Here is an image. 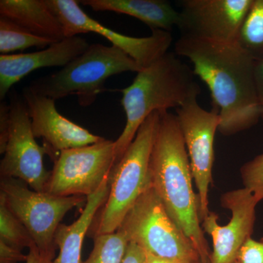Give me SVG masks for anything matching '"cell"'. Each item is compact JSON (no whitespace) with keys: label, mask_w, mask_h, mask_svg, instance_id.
I'll return each mask as SVG.
<instances>
[{"label":"cell","mask_w":263,"mask_h":263,"mask_svg":"<svg viewBox=\"0 0 263 263\" xmlns=\"http://www.w3.org/2000/svg\"><path fill=\"white\" fill-rule=\"evenodd\" d=\"M175 53L187 58L203 81L217 109L218 131L230 136L254 127L260 119L253 57L238 43H223L181 36Z\"/></svg>","instance_id":"cell-1"},{"label":"cell","mask_w":263,"mask_h":263,"mask_svg":"<svg viewBox=\"0 0 263 263\" xmlns=\"http://www.w3.org/2000/svg\"><path fill=\"white\" fill-rule=\"evenodd\" d=\"M151 186L169 216L192 242L202 263L211 252L201 226L187 150L176 114L160 112L150 159Z\"/></svg>","instance_id":"cell-2"},{"label":"cell","mask_w":263,"mask_h":263,"mask_svg":"<svg viewBox=\"0 0 263 263\" xmlns=\"http://www.w3.org/2000/svg\"><path fill=\"white\" fill-rule=\"evenodd\" d=\"M194 72L173 52L137 72L133 83L119 89L126 116L122 134L115 141L116 163L136 138L142 124L154 112L180 108L201 92Z\"/></svg>","instance_id":"cell-3"},{"label":"cell","mask_w":263,"mask_h":263,"mask_svg":"<svg viewBox=\"0 0 263 263\" xmlns=\"http://www.w3.org/2000/svg\"><path fill=\"white\" fill-rule=\"evenodd\" d=\"M160 119L159 111L147 118L125 153L114 165L106 201L89 229L93 238L117 231L138 199L150 187L151 155Z\"/></svg>","instance_id":"cell-4"},{"label":"cell","mask_w":263,"mask_h":263,"mask_svg":"<svg viewBox=\"0 0 263 263\" xmlns=\"http://www.w3.org/2000/svg\"><path fill=\"white\" fill-rule=\"evenodd\" d=\"M141 70L122 50L112 45L94 43L60 70L38 78L28 86L37 94L54 100L76 95L79 105L87 107L105 91L109 78Z\"/></svg>","instance_id":"cell-5"},{"label":"cell","mask_w":263,"mask_h":263,"mask_svg":"<svg viewBox=\"0 0 263 263\" xmlns=\"http://www.w3.org/2000/svg\"><path fill=\"white\" fill-rule=\"evenodd\" d=\"M118 231L147 254L183 263H202L200 254L171 219L152 186L138 199Z\"/></svg>","instance_id":"cell-6"},{"label":"cell","mask_w":263,"mask_h":263,"mask_svg":"<svg viewBox=\"0 0 263 263\" xmlns=\"http://www.w3.org/2000/svg\"><path fill=\"white\" fill-rule=\"evenodd\" d=\"M0 197L28 230L41 255L53 263L57 228L67 213L86 202L84 196L61 197L34 191L13 178H1Z\"/></svg>","instance_id":"cell-7"},{"label":"cell","mask_w":263,"mask_h":263,"mask_svg":"<svg viewBox=\"0 0 263 263\" xmlns=\"http://www.w3.org/2000/svg\"><path fill=\"white\" fill-rule=\"evenodd\" d=\"M115 164V141L105 138L63 151L53 162L46 192L57 196L87 197L110 176Z\"/></svg>","instance_id":"cell-8"},{"label":"cell","mask_w":263,"mask_h":263,"mask_svg":"<svg viewBox=\"0 0 263 263\" xmlns=\"http://www.w3.org/2000/svg\"><path fill=\"white\" fill-rule=\"evenodd\" d=\"M9 95L10 128L0 162V176L21 180L34 191L46 192L51 173L43 162L46 151L36 141L22 96L14 90Z\"/></svg>","instance_id":"cell-9"},{"label":"cell","mask_w":263,"mask_h":263,"mask_svg":"<svg viewBox=\"0 0 263 263\" xmlns=\"http://www.w3.org/2000/svg\"><path fill=\"white\" fill-rule=\"evenodd\" d=\"M57 15L65 37L95 33L106 38L112 46L125 52L141 69L146 68L168 52L173 43L171 32L155 29L146 37H135L116 32L90 17L76 0H47Z\"/></svg>","instance_id":"cell-10"},{"label":"cell","mask_w":263,"mask_h":263,"mask_svg":"<svg viewBox=\"0 0 263 263\" xmlns=\"http://www.w3.org/2000/svg\"><path fill=\"white\" fill-rule=\"evenodd\" d=\"M183 140L186 144L194 181L197 189L200 219L209 214V187L212 183L214 162V138L220 125L217 109L208 111L200 106L197 98L176 109Z\"/></svg>","instance_id":"cell-11"},{"label":"cell","mask_w":263,"mask_h":263,"mask_svg":"<svg viewBox=\"0 0 263 263\" xmlns=\"http://www.w3.org/2000/svg\"><path fill=\"white\" fill-rule=\"evenodd\" d=\"M254 0H183L178 28L181 36L238 43Z\"/></svg>","instance_id":"cell-12"},{"label":"cell","mask_w":263,"mask_h":263,"mask_svg":"<svg viewBox=\"0 0 263 263\" xmlns=\"http://www.w3.org/2000/svg\"><path fill=\"white\" fill-rule=\"evenodd\" d=\"M259 202L247 189L233 190L221 197V205L232 213L227 226L218 224V216L210 212L202 219L204 232L211 235L213 250L211 263H234L240 247L253 233L256 206Z\"/></svg>","instance_id":"cell-13"},{"label":"cell","mask_w":263,"mask_h":263,"mask_svg":"<svg viewBox=\"0 0 263 263\" xmlns=\"http://www.w3.org/2000/svg\"><path fill=\"white\" fill-rule=\"evenodd\" d=\"M22 96L28 110L33 134L36 138H42L43 146L53 162L63 151L103 139L59 113L56 100L37 94L29 86L24 88Z\"/></svg>","instance_id":"cell-14"},{"label":"cell","mask_w":263,"mask_h":263,"mask_svg":"<svg viewBox=\"0 0 263 263\" xmlns=\"http://www.w3.org/2000/svg\"><path fill=\"white\" fill-rule=\"evenodd\" d=\"M90 44L81 36L65 37L44 49L32 53L1 54L0 100L9 95L13 85L33 71L46 67H63L80 56Z\"/></svg>","instance_id":"cell-15"},{"label":"cell","mask_w":263,"mask_h":263,"mask_svg":"<svg viewBox=\"0 0 263 263\" xmlns=\"http://www.w3.org/2000/svg\"><path fill=\"white\" fill-rule=\"evenodd\" d=\"M110 190V176L98 190L86 197L80 216L71 224H61L55 234V245L59 254L53 263H82L81 251L86 233L97 214L106 201Z\"/></svg>","instance_id":"cell-16"},{"label":"cell","mask_w":263,"mask_h":263,"mask_svg":"<svg viewBox=\"0 0 263 263\" xmlns=\"http://www.w3.org/2000/svg\"><path fill=\"white\" fill-rule=\"evenodd\" d=\"M79 4L94 11H110L134 17L152 30L160 29L171 32L179 27V11L164 0H81Z\"/></svg>","instance_id":"cell-17"},{"label":"cell","mask_w":263,"mask_h":263,"mask_svg":"<svg viewBox=\"0 0 263 263\" xmlns=\"http://www.w3.org/2000/svg\"><path fill=\"white\" fill-rule=\"evenodd\" d=\"M0 16L53 42L65 38L61 22L47 0H1Z\"/></svg>","instance_id":"cell-18"},{"label":"cell","mask_w":263,"mask_h":263,"mask_svg":"<svg viewBox=\"0 0 263 263\" xmlns=\"http://www.w3.org/2000/svg\"><path fill=\"white\" fill-rule=\"evenodd\" d=\"M53 41L40 37L14 23L9 19L0 16V52L2 54H10L27 48H47Z\"/></svg>","instance_id":"cell-19"},{"label":"cell","mask_w":263,"mask_h":263,"mask_svg":"<svg viewBox=\"0 0 263 263\" xmlns=\"http://www.w3.org/2000/svg\"><path fill=\"white\" fill-rule=\"evenodd\" d=\"M238 43L255 61L263 60V0H254L242 26Z\"/></svg>","instance_id":"cell-20"},{"label":"cell","mask_w":263,"mask_h":263,"mask_svg":"<svg viewBox=\"0 0 263 263\" xmlns=\"http://www.w3.org/2000/svg\"><path fill=\"white\" fill-rule=\"evenodd\" d=\"M129 241L119 231L94 238V247L82 263H122Z\"/></svg>","instance_id":"cell-21"},{"label":"cell","mask_w":263,"mask_h":263,"mask_svg":"<svg viewBox=\"0 0 263 263\" xmlns=\"http://www.w3.org/2000/svg\"><path fill=\"white\" fill-rule=\"evenodd\" d=\"M0 240L22 250L35 245L28 230L8 209L2 197H0Z\"/></svg>","instance_id":"cell-22"},{"label":"cell","mask_w":263,"mask_h":263,"mask_svg":"<svg viewBox=\"0 0 263 263\" xmlns=\"http://www.w3.org/2000/svg\"><path fill=\"white\" fill-rule=\"evenodd\" d=\"M245 188L259 202L263 200V153L249 161L240 169Z\"/></svg>","instance_id":"cell-23"},{"label":"cell","mask_w":263,"mask_h":263,"mask_svg":"<svg viewBox=\"0 0 263 263\" xmlns=\"http://www.w3.org/2000/svg\"><path fill=\"white\" fill-rule=\"evenodd\" d=\"M235 261L239 263H263V238L259 240L252 238L246 240Z\"/></svg>","instance_id":"cell-24"},{"label":"cell","mask_w":263,"mask_h":263,"mask_svg":"<svg viewBox=\"0 0 263 263\" xmlns=\"http://www.w3.org/2000/svg\"><path fill=\"white\" fill-rule=\"evenodd\" d=\"M10 128V110L9 103L5 100L0 103V154L3 155Z\"/></svg>","instance_id":"cell-25"},{"label":"cell","mask_w":263,"mask_h":263,"mask_svg":"<svg viewBox=\"0 0 263 263\" xmlns=\"http://www.w3.org/2000/svg\"><path fill=\"white\" fill-rule=\"evenodd\" d=\"M27 254H24L22 249L15 248L0 240V263H18L26 262Z\"/></svg>","instance_id":"cell-26"},{"label":"cell","mask_w":263,"mask_h":263,"mask_svg":"<svg viewBox=\"0 0 263 263\" xmlns=\"http://www.w3.org/2000/svg\"><path fill=\"white\" fill-rule=\"evenodd\" d=\"M146 253L139 246L129 242L122 263H146Z\"/></svg>","instance_id":"cell-27"},{"label":"cell","mask_w":263,"mask_h":263,"mask_svg":"<svg viewBox=\"0 0 263 263\" xmlns=\"http://www.w3.org/2000/svg\"><path fill=\"white\" fill-rule=\"evenodd\" d=\"M255 83L257 99L260 109V119L263 120V60L256 61Z\"/></svg>","instance_id":"cell-28"},{"label":"cell","mask_w":263,"mask_h":263,"mask_svg":"<svg viewBox=\"0 0 263 263\" xmlns=\"http://www.w3.org/2000/svg\"><path fill=\"white\" fill-rule=\"evenodd\" d=\"M25 263H53L43 257L40 253L37 247L33 245L29 249V253L27 254V259Z\"/></svg>","instance_id":"cell-29"},{"label":"cell","mask_w":263,"mask_h":263,"mask_svg":"<svg viewBox=\"0 0 263 263\" xmlns=\"http://www.w3.org/2000/svg\"><path fill=\"white\" fill-rule=\"evenodd\" d=\"M146 263H183L178 261L172 260V259L161 258V257H155L152 254L146 253Z\"/></svg>","instance_id":"cell-30"},{"label":"cell","mask_w":263,"mask_h":263,"mask_svg":"<svg viewBox=\"0 0 263 263\" xmlns=\"http://www.w3.org/2000/svg\"><path fill=\"white\" fill-rule=\"evenodd\" d=\"M203 263H211L210 262V259H209V260L206 261V262H203Z\"/></svg>","instance_id":"cell-31"},{"label":"cell","mask_w":263,"mask_h":263,"mask_svg":"<svg viewBox=\"0 0 263 263\" xmlns=\"http://www.w3.org/2000/svg\"><path fill=\"white\" fill-rule=\"evenodd\" d=\"M234 263H239V262H237V261H235V262Z\"/></svg>","instance_id":"cell-32"}]
</instances>
